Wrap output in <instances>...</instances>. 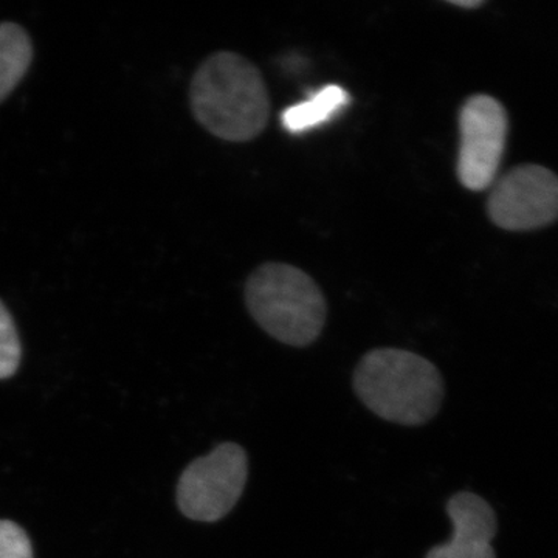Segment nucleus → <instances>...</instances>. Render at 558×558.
Listing matches in <instances>:
<instances>
[{
  "mask_svg": "<svg viewBox=\"0 0 558 558\" xmlns=\"http://www.w3.org/2000/svg\"><path fill=\"white\" fill-rule=\"evenodd\" d=\"M191 109L202 126L227 142H248L266 130L270 98L258 68L233 51H219L197 70Z\"/></svg>",
  "mask_w": 558,
  "mask_h": 558,
  "instance_id": "obj_1",
  "label": "nucleus"
},
{
  "mask_svg": "<svg viewBox=\"0 0 558 558\" xmlns=\"http://www.w3.org/2000/svg\"><path fill=\"white\" fill-rule=\"evenodd\" d=\"M354 389L374 414L407 427L432 421L444 399L439 369L405 349L380 348L363 355Z\"/></svg>",
  "mask_w": 558,
  "mask_h": 558,
  "instance_id": "obj_2",
  "label": "nucleus"
},
{
  "mask_svg": "<svg viewBox=\"0 0 558 558\" xmlns=\"http://www.w3.org/2000/svg\"><path fill=\"white\" fill-rule=\"evenodd\" d=\"M245 304L260 328L289 347L314 343L328 314L325 295L314 278L282 263L263 264L250 275Z\"/></svg>",
  "mask_w": 558,
  "mask_h": 558,
  "instance_id": "obj_3",
  "label": "nucleus"
},
{
  "mask_svg": "<svg viewBox=\"0 0 558 558\" xmlns=\"http://www.w3.org/2000/svg\"><path fill=\"white\" fill-rule=\"evenodd\" d=\"M248 478V458L241 446L220 444L183 470L178 505L186 519L215 523L238 505Z\"/></svg>",
  "mask_w": 558,
  "mask_h": 558,
  "instance_id": "obj_4",
  "label": "nucleus"
},
{
  "mask_svg": "<svg viewBox=\"0 0 558 558\" xmlns=\"http://www.w3.org/2000/svg\"><path fill=\"white\" fill-rule=\"evenodd\" d=\"M508 116L488 95L470 97L459 113L458 178L468 190L494 185L508 138Z\"/></svg>",
  "mask_w": 558,
  "mask_h": 558,
  "instance_id": "obj_5",
  "label": "nucleus"
},
{
  "mask_svg": "<svg viewBox=\"0 0 558 558\" xmlns=\"http://www.w3.org/2000/svg\"><path fill=\"white\" fill-rule=\"evenodd\" d=\"M492 222L510 231L534 230L558 218V178L537 165L513 168L488 196Z\"/></svg>",
  "mask_w": 558,
  "mask_h": 558,
  "instance_id": "obj_6",
  "label": "nucleus"
},
{
  "mask_svg": "<svg viewBox=\"0 0 558 558\" xmlns=\"http://www.w3.org/2000/svg\"><path fill=\"white\" fill-rule=\"evenodd\" d=\"M453 535L435 546L425 558H497L492 542L497 537V515L486 499L459 492L447 502Z\"/></svg>",
  "mask_w": 558,
  "mask_h": 558,
  "instance_id": "obj_7",
  "label": "nucleus"
},
{
  "mask_svg": "<svg viewBox=\"0 0 558 558\" xmlns=\"http://www.w3.org/2000/svg\"><path fill=\"white\" fill-rule=\"evenodd\" d=\"M348 102V92L330 84L315 92L310 100L286 109L281 116L282 126L290 134H301L332 119L341 109L347 108Z\"/></svg>",
  "mask_w": 558,
  "mask_h": 558,
  "instance_id": "obj_8",
  "label": "nucleus"
},
{
  "mask_svg": "<svg viewBox=\"0 0 558 558\" xmlns=\"http://www.w3.org/2000/svg\"><path fill=\"white\" fill-rule=\"evenodd\" d=\"M33 60L31 36L17 24H0V102L24 78Z\"/></svg>",
  "mask_w": 558,
  "mask_h": 558,
  "instance_id": "obj_9",
  "label": "nucleus"
},
{
  "mask_svg": "<svg viewBox=\"0 0 558 558\" xmlns=\"http://www.w3.org/2000/svg\"><path fill=\"white\" fill-rule=\"evenodd\" d=\"M22 348L16 326L0 301V379H9L20 368Z\"/></svg>",
  "mask_w": 558,
  "mask_h": 558,
  "instance_id": "obj_10",
  "label": "nucleus"
},
{
  "mask_svg": "<svg viewBox=\"0 0 558 558\" xmlns=\"http://www.w3.org/2000/svg\"><path fill=\"white\" fill-rule=\"evenodd\" d=\"M0 558H35L27 532L10 520H0Z\"/></svg>",
  "mask_w": 558,
  "mask_h": 558,
  "instance_id": "obj_11",
  "label": "nucleus"
},
{
  "mask_svg": "<svg viewBox=\"0 0 558 558\" xmlns=\"http://www.w3.org/2000/svg\"><path fill=\"white\" fill-rule=\"evenodd\" d=\"M453 5L461 7V9H476L481 5L480 0H453Z\"/></svg>",
  "mask_w": 558,
  "mask_h": 558,
  "instance_id": "obj_12",
  "label": "nucleus"
}]
</instances>
